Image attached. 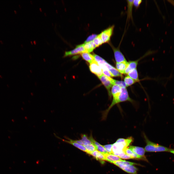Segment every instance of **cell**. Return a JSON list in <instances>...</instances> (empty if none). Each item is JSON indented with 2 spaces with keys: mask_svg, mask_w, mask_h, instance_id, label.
Listing matches in <instances>:
<instances>
[{
  "mask_svg": "<svg viewBox=\"0 0 174 174\" xmlns=\"http://www.w3.org/2000/svg\"><path fill=\"white\" fill-rule=\"evenodd\" d=\"M119 167L128 173L133 174H137L138 169L133 165L121 166Z\"/></svg>",
  "mask_w": 174,
  "mask_h": 174,
  "instance_id": "12",
  "label": "cell"
},
{
  "mask_svg": "<svg viewBox=\"0 0 174 174\" xmlns=\"http://www.w3.org/2000/svg\"><path fill=\"white\" fill-rule=\"evenodd\" d=\"M97 35L95 34H93L89 36L85 41L84 43H87L90 41H93L96 37Z\"/></svg>",
  "mask_w": 174,
  "mask_h": 174,
  "instance_id": "31",
  "label": "cell"
},
{
  "mask_svg": "<svg viewBox=\"0 0 174 174\" xmlns=\"http://www.w3.org/2000/svg\"><path fill=\"white\" fill-rule=\"evenodd\" d=\"M82 58L89 63H92L95 60L93 55L88 52H84L80 54Z\"/></svg>",
  "mask_w": 174,
  "mask_h": 174,
  "instance_id": "18",
  "label": "cell"
},
{
  "mask_svg": "<svg viewBox=\"0 0 174 174\" xmlns=\"http://www.w3.org/2000/svg\"><path fill=\"white\" fill-rule=\"evenodd\" d=\"M83 46L87 52H91L96 47L93 41H91L83 44Z\"/></svg>",
  "mask_w": 174,
  "mask_h": 174,
  "instance_id": "17",
  "label": "cell"
},
{
  "mask_svg": "<svg viewBox=\"0 0 174 174\" xmlns=\"http://www.w3.org/2000/svg\"><path fill=\"white\" fill-rule=\"evenodd\" d=\"M128 64V62L127 61L116 63V69L121 74H124L125 71Z\"/></svg>",
  "mask_w": 174,
  "mask_h": 174,
  "instance_id": "13",
  "label": "cell"
},
{
  "mask_svg": "<svg viewBox=\"0 0 174 174\" xmlns=\"http://www.w3.org/2000/svg\"><path fill=\"white\" fill-rule=\"evenodd\" d=\"M113 85H117L122 88H126V86L124 81L116 80L113 79Z\"/></svg>",
  "mask_w": 174,
  "mask_h": 174,
  "instance_id": "29",
  "label": "cell"
},
{
  "mask_svg": "<svg viewBox=\"0 0 174 174\" xmlns=\"http://www.w3.org/2000/svg\"><path fill=\"white\" fill-rule=\"evenodd\" d=\"M89 68L91 71L98 77L103 74L101 68L95 60L90 64Z\"/></svg>",
  "mask_w": 174,
  "mask_h": 174,
  "instance_id": "9",
  "label": "cell"
},
{
  "mask_svg": "<svg viewBox=\"0 0 174 174\" xmlns=\"http://www.w3.org/2000/svg\"><path fill=\"white\" fill-rule=\"evenodd\" d=\"M89 154L92 155L97 160L101 161L103 164L104 163V160H106L105 156L104 154L97 150L89 153Z\"/></svg>",
  "mask_w": 174,
  "mask_h": 174,
  "instance_id": "11",
  "label": "cell"
},
{
  "mask_svg": "<svg viewBox=\"0 0 174 174\" xmlns=\"http://www.w3.org/2000/svg\"><path fill=\"white\" fill-rule=\"evenodd\" d=\"M98 63L101 68L103 73L104 75L109 77H112L111 74L105 65L101 63Z\"/></svg>",
  "mask_w": 174,
  "mask_h": 174,
  "instance_id": "23",
  "label": "cell"
},
{
  "mask_svg": "<svg viewBox=\"0 0 174 174\" xmlns=\"http://www.w3.org/2000/svg\"><path fill=\"white\" fill-rule=\"evenodd\" d=\"M81 139L83 143V146L89 145L92 143L89 137L85 134H83L81 135Z\"/></svg>",
  "mask_w": 174,
  "mask_h": 174,
  "instance_id": "26",
  "label": "cell"
},
{
  "mask_svg": "<svg viewBox=\"0 0 174 174\" xmlns=\"http://www.w3.org/2000/svg\"><path fill=\"white\" fill-rule=\"evenodd\" d=\"M84 52H87L85 49L83 44L77 45L74 49L69 51H65L64 57L70 56L76 54H81Z\"/></svg>",
  "mask_w": 174,
  "mask_h": 174,
  "instance_id": "8",
  "label": "cell"
},
{
  "mask_svg": "<svg viewBox=\"0 0 174 174\" xmlns=\"http://www.w3.org/2000/svg\"><path fill=\"white\" fill-rule=\"evenodd\" d=\"M109 44L111 47L114 54V56L116 63H120L127 61L124 55L121 51L120 49V44L117 47H115L110 43Z\"/></svg>",
  "mask_w": 174,
  "mask_h": 174,
  "instance_id": "6",
  "label": "cell"
},
{
  "mask_svg": "<svg viewBox=\"0 0 174 174\" xmlns=\"http://www.w3.org/2000/svg\"><path fill=\"white\" fill-rule=\"evenodd\" d=\"M93 41L96 47L100 46L103 44L101 37L100 34L97 35Z\"/></svg>",
  "mask_w": 174,
  "mask_h": 174,
  "instance_id": "27",
  "label": "cell"
},
{
  "mask_svg": "<svg viewBox=\"0 0 174 174\" xmlns=\"http://www.w3.org/2000/svg\"><path fill=\"white\" fill-rule=\"evenodd\" d=\"M142 2V0H133V6L137 8L139 7Z\"/></svg>",
  "mask_w": 174,
  "mask_h": 174,
  "instance_id": "33",
  "label": "cell"
},
{
  "mask_svg": "<svg viewBox=\"0 0 174 174\" xmlns=\"http://www.w3.org/2000/svg\"><path fill=\"white\" fill-rule=\"evenodd\" d=\"M98 78L108 90L109 95L111 96L110 89L113 85L112 83L113 79L103 74Z\"/></svg>",
  "mask_w": 174,
  "mask_h": 174,
  "instance_id": "7",
  "label": "cell"
},
{
  "mask_svg": "<svg viewBox=\"0 0 174 174\" xmlns=\"http://www.w3.org/2000/svg\"><path fill=\"white\" fill-rule=\"evenodd\" d=\"M96 149L97 150L103 154L107 153L103 145L100 144L96 147Z\"/></svg>",
  "mask_w": 174,
  "mask_h": 174,
  "instance_id": "32",
  "label": "cell"
},
{
  "mask_svg": "<svg viewBox=\"0 0 174 174\" xmlns=\"http://www.w3.org/2000/svg\"><path fill=\"white\" fill-rule=\"evenodd\" d=\"M169 152H170L174 154V149L170 148Z\"/></svg>",
  "mask_w": 174,
  "mask_h": 174,
  "instance_id": "35",
  "label": "cell"
},
{
  "mask_svg": "<svg viewBox=\"0 0 174 174\" xmlns=\"http://www.w3.org/2000/svg\"><path fill=\"white\" fill-rule=\"evenodd\" d=\"M144 136L146 145L145 147V151L150 152H169L170 148L152 142L149 140L144 134Z\"/></svg>",
  "mask_w": 174,
  "mask_h": 174,
  "instance_id": "3",
  "label": "cell"
},
{
  "mask_svg": "<svg viewBox=\"0 0 174 174\" xmlns=\"http://www.w3.org/2000/svg\"><path fill=\"white\" fill-rule=\"evenodd\" d=\"M122 88L114 84L112 87L111 91V94L112 96L115 94L120 93L121 91Z\"/></svg>",
  "mask_w": 174,
  "mask_h": 174,
  "instance_id": "24",
  "label": "cell"
},
{
  "mask_svg": "<svg viewBox=\"0 0 174 174\" xmlns=\"http://www.w3.org/2000/svg\"><path fill=\"white\" fill-rule=\"evenodd\" d=\"M63 140L66 142L71 144L79 149L84 152H87V151L84 146L79 144L76 143L70 140L67 141L64 139Z\"/></svg>",
  "mask_w": 174,
  "mask_h": 174,
  "instance_id": "22",
  "label": "cell"
},
{
  "mask_svg": "<svg viewBox=\"0 0 174 174\" xmlns=\"http://www.w3.org/2000/svg\"><path fill=\"white\" fill-rule=\"evenodd\" d=\"M120 158L125 159H133V158L131 156L126 153H125L122 156L120 157Z\"/></svg>",
  "mask_w": 174,
  "mask_h": 174,
  "instance_id": "34",
  "label": "cell"
},
{
  "mask_svg": "<svg viewBox=\"0 0 174 174\" xmlns=\"http://www.w3.org/2000/svg\"><path fill=\"white\" fill-rule=\"evenodd\" d=\"M129 148L138 155L144 158H146L145 156V150L143 148L130 145L129 146Z\"/></svg>",
  "mask_w": 174,
  "mask_h": 174,
  "instance_id": "10",
  "label": "cell"
},
{
  "mask_svg": "<svg viewBox=\"0 0 174 174\" xmlns=\"http://www.w3.org/2000/svg\"><path fill=\"white\" fill-rule=\"evenodd\" d=\"M114 27V25H112L100 33L103 43H110L111 37L113 34Z\"/></svg>",
  "mask_w": 174,
  "mask_h": 174,
  "instance_id": "5",
  "label": "cell"
},
{
  "mask_svg": "<svg viewBox=\"0 0 174 174\" xmlns=\"http://www.w3.org/2000/svg\"><path fill=\"white\" fill-rule=\"evenodd\" d=\"M95 60L98 63H101L105 65L111 74L112 77H122V74L116 68L108 63L105 60L100 56L94 54L93 55Z\"/></svg>",
  "mask_w": 174,
  "mask_h": 174,
  "instance_id": "4",
  "label": "cell"
},
{
  "mask_svg": "<svg viewBox=\"0 0 174 174\" xmlns=\"http://www.w3.org/2000/svg\"><path fill=\"white\" fill-rule=\"evenodd\" d=\"M139 59L135 61H130L128 62V64L125 70L124 74H127L131 71L136 68Z\"/></svg>",
  "mask_w": 174,
  "mask_h": 174,
  "instance_id": "14",
  "label": "cell"
},
{
  "mask_svg": "<svg viewBox=\"0 0 174 174\" xmlns=\"http://www.w3.org/2000/svg\"><path fill=\"white\" fill-rule=\"evenodd\" d=\"M112 163L118 167L121 166H128L130 165H138L137 164L133 163L125 160L113 161Z\"/></svg>",
  "mask_w": 174,
  "mask_h": 174,
  "instance_id": "20",
  "label": "cell"
},
{
  "mask_svg": "<svg viewBox=\"0 0 174 174\" xmlns=\"http://www.w3.org/2000/svg\"><path fill=\"white\" fill-rule=\"evenodd\" d=\"M105 158V160L111 162L113 161H122L118 157L112 154L107 153L104 154Z\"/></svg>",
  "mask_w": 174,
  "mask_h": 174,
  "instance_id": "15",
  "label": "cell"
},
{
  "mask_svg": "<svg viewBox=\"0 0 174 174\" xmlns=\"http://www.w3.org/2000/svg\"><path fill=\"white\" fill-rule=\"evenodd\" d=\"M124 152L125 153L130 155L134 159H142L145 160H147L146 158H143L138 155L136 153L133 152L129 148H127L124 150Z\"/></svg>",
  "mask_w": 174,
  "mask_h": 174,
  "instance_id": "19",
  "label": "cell"
},
{
  "mask_svg": "<svg viewBox=\"0 0 174 174\" xmlns=\"http://www.w3.org/2000/svg\"><path fill=\"white\" fill-rule=\"evenodd\" d=\"M127 19L129 20L132 18V10L133 0H127Z\"/></svg>",
  "mask_w": 174,
  "mask_h": 174,
  "instance_id": "16",
  "label": "cell"
},
{
  "mask_svg": "<svg viewBox=\"0 0 174 174\" xmlns=\"http://www.w3.org/2000/svg\"><path fill=\"white\" fill-rule=\"evenodd\" d=\"M121 91L117 96L113 97L111 105L108 108L102 112V118L105 119L110 110L113 106L118 103L125 101H129L133 103L134 101L129 97L126 88H122Z\"/></svg>",
  "mask_w": 174,
  "mask_h": 174,
  "instance_id": "1",
  "label": "cell"
},
{
  "mask_svg": "<svg viewBox=\"0 0 174 174\" xmlns=\"http://www.w3.org/2000/svg\"><path fill=\"white\" fill-rule=\"evenodd\" d=\"M84 146L87 150V153L88 154L97 150L96 147L93 143Z\"/></svg>",
  "mask_w": 174,
  "mask_h": 174,
  "instance_id": "28",
  "label": "cell"
},
{
  "mask_svg": "<svg viewBox=\"0 0 174 174\" xmlns=\"http://www.w3.org/2000/svg\"><path fill=\"white\" fill-rule=\"evenodd\" d=\"M128 76L137 82L139 81L138 74L137 68L130 72L127 74Z\"/></svg>",
  "mask_w": 174,
  "mask_h": 174,
  "instance_id": "21",
  "label": "cell"
},
{
  "mask_svg": "<svg viewBox=\"0 0 174 174\" xmlns=\"http://www.w3.org/2000/svg\"><path fill=\"white\" fill-rule=\"evenodd\" d=\"M112 145L113 144L103 145L107 153L112 154Z\"/></svg>",
  "mask_w": 174,
  "mask_h": 174,
  "instance_id": "30",
  "label": "cell"
},
{
  "mask_svg": "<svg viewBox=\"0 0 174 174\" xmlns=\"http://www.w3.org/2000/svg\"><path fill=\"white\" fill-rule=\"evenodd\" d=\"M133 141L131 137L126 139L120 138L116 142L113 144L112 147V154L117 156L125 152V149Z\"/></svg>",
  "mask_w": 174,
  "mask_h": 174,
  "instance_id": "2",
  "label": "cell"
},
{
  "mask_svg": "<svg viewBox=\"0 0 174 174\" xmlns=\"http://www.w3.org/2000/svg\"><path fill=\"white\" fill-rule=\"evenodd\" d=\"M124 81L127 87L130 86L136 82L128 75L125 77L124 79Z\"/></svg>",
  "mask_w": 174,
  "mask_h": 174,
  "instance_id": "25",
  "label": "cell"
}]
</instances>
